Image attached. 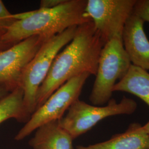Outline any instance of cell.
<instances>
[{
	"mask_svg": "<svg viewBox=\"0 0 149 149\" xmlns=\"http://www.w3.org/2000/svg\"><path fill=\"white\" fill-rule=\"evenodd\" d=\"M105 43L92 22L78 26L72 40L55 57L38 91L36 110L68 81L83 74L96 75Z\"/></svg>",
	"mask_w": 149,
	"mask_h": 149,
	"instance_id": "cell-1",
	"label": "cell"
},
{
	"mask_svg": "<svg viewBox=\"0 0 149 149\" xmlns=\"http://www.w3.org/2000/svg\"><path fill=\"white\" fill-rule=\"evenodd\" d=\"M87 0H66L53 8L32 11L25 19L16 21L2 36V42L8 47L36 36L50 38L69 28L78 27L92 21L86 8Z\"/></svg>",
	"mask_w": 149,
	"mask_h": 149,
	"instance_id": "cell-2",
	"label": "cell"
},
{
	"mask_svg": "<svg viewBox=\"0 0 149 149\" xmlns=\"http://www.w3.org/2000/svg\"><path fill=\"white\" fill-rule=\"evenodd\" d=\"M77 28L71 27L48 39L28 64L20 86L24 93L23 111L27 122L36 111L38 91L46 79L54 59L72 40Z\"/></svg>",
	"mask_w": 149,
	"mask_h": 149,
	"instance_id": "cell-3",
	"label": "cell"
},
{
	"mask_svg": "<svg viewBox=\"0 0 149 149\" xmlns=\"http://www.w3.org/2000/svg\"><path fill=\"white\" fill-rule=\"evenodd\" d=\"M131 61L123 44L122 37L114 38L102 48L89 100L95 106L106 105L112 98L113 88L125 76Z\"/></svg>",
	"mask_w": 149,
	"mask_h": 149,
	"instance_id": "cell-4",
	"label": "cell"
},
{
	"mask_svg": "<svg viewBox=\"0 0 149 149\" xmlns=\"http://www.w3.org/2000/svg\"><path fill=\"white\" fill-rule=\"evenodd\" d=\"M137 108L136 101L126 97H123L119 102L111 98L102 106L89 104L78 99L58 121L74 140L90 131L103 119L118 115H131Z\"/></svg>",
	"mask_w": 149,
	"mask_h": 149,
	"instance_id": "cell-5",
	"label": "cell"
},
{
	"mask_svg": "<svg viewBox=\"0 0 149 149\" xmlns=\"http://www.w3.org/2000/svg\"><path fill=\"white\" fill-rule=\"evenodd\" d=\"M90 74H83L68 81L48 98L36 109L24 127L17 134L16 141L27 138L44 124L59 120L71 105L79 99L84 86Z\"/></svg>",
	"mask_w": 149,
	"mask_h": 149,
	"instance_id": "cell-6",
	"label": "cell"
},
{
	"mask_svg": "<svg viewBox=\"0 0 149 149\" xmlns=\"http://www.w3.org/2000/svg\"><path fill=\"white\" fill-rule=\"evenodd\" d=\"M136 0H87L86 11L105 42L122 37Z\"/></svg>",
	"mask_w": 149,
	"mask_h": 149,
	"instance_id": "cell-7",
	"label": "cell"
},
{
	"mask_svg": "<svg viewBox=\"0 0 149 149\" xmlns=\"http://www.w3.org/2000/svg\"><path fill=\"white\" fill-rule=\"evenodd\" d=\"M48 38L36 36L0 50V84L11 91L20 87L28 64Z\"/></svg>",
	"mask_w": 149,
	"mask_h": 149,
	"instance_id": "cell-8",
	"label": "cell"
},
{
	"mask_svg": "<svg viewBox=\"0 0 149 149\" xmlns=\"http://www.w3.org/2000/svg\"><path fill=\"white\" fill-rule=\"evenodd\" d=\"M144 23L133 13L125 24L122 39L132 64L149 70V40L144 31Z\"/></svg>",
	"mask_w": 149,
	"mask_h": 149,
	"instance_id": "cell-9",
	"label": "cell"
},
{
	"mask_svg": "<svg viewBox=\"0 0 149 149\" xmlns=\"http://www.w3.org/2000/svg\"><path fill=\"white\" fill-rule=\"evenodd\" d=\"M76 149H149V135L139 123H131L122 133L109 140L88 146L79 145Z\"/></svg>",
	"mask_w": 149,
	"mask_h": 149,
	"instance_id": "cell-10",
	"label": "cell"
},
{
	"mask_svg": "<svg viewBox=\"0 0 149 149\" xmlns=\"http://www.w3.org/2000/svg\"><path fill=\"white\" fill-rule=\"evenodd\" d=\"M74 139L54 120L40 126L28 142L33 149H74Z\"/></svg>",
	"mask_w": 149,
	"mask_h": 149,
	"instance_id": "cell-11",
	"label": "cell"
},
{
	"mask_svg": "<svg viewBox=\"0 0 149 149\" xmlns=\"http://www.w3.org/2000/svg\"><path fill=\"white\" fill-rule=\"evenodd\" d=\"M113 92H124L136 96L149 108V72L132 64L127 74L114 86Z\"/></svg>",
	"mask_w": 149,
	"mask_h": 149,
	"instance_id": "cell-12",
	"label": "cell"
},
{
	"mask_svg": "<svg viewBox=\"0 0 149 149\" xmlns=\"http://www.w3.org/2000/svg\"><path fill=\"white\" fill-rule=\"evenodd\" d=\"M23 90L18 87L0 102V124L9 119L27 123L23 111Z\"/></svg>",
	"mask_w": 149,
	"mask_h": 149,
	"instance_id": "cell-13",
	"label": "cell"
},
{
	"mask_svg": "<svg viewBox=\"0 0 149 149\" xmlns=\"http://www.w3.org/2000/svg\"><path fill=\"white\" fill-rule=\"evenodd\" d=\"M16 21L13 14L9 12L3 2L0 0V32L5 33L6 30Z\"/></svg>",
	"mask_w": 149,
	"mask_h": 149,
	"instance_id": "cell-14",
	"label": "cell"
},
{
	"mask_svg": "<svg viewBox=\"0 0 149 149\" xmlns=\"http://www.w3.org/2000/svg\"><path fill=\"white\" fill-rule=\"evenodd\" d=\"M133 14L144 22L149 23V0H136L134 7Z\"/></svg>",
	"mask_w": 149,
	"mask_h": 149,
	"instance_id": "cell-15",
	"label": "cell"
},
{
	"mask_svg": "<svg viewBox=\"0 0 149 149\" xmlns=\"http://www.w3.org/2000/svg\"><path fill=\"white\" fill-rule=\"evenodd\" d=\"M66 0H42L40 1V8H53L63 4Z\"/></svg>",
	"mask_w": 149,
	"mask_h": 149,
	"instance_id": "cell-16",
	"label": "cell"
},
{
	"mask_svg": "<svg viewBox=\"0 0 149 149\" xmlns=\"http://www.w3.org/2000/svg\"><path fill=\"white\" fill-rule=\"evenodd\" d=\"M12 92L11 89L4 84H0V102Z\"/></svg>",
	"mask_w": 149,
	"mask_h": 149,
	"instance_id": "cell-17",
	"label": "cell"
},
{
	"mask_svg": "<svg viewBox=\"0 0 149 149\" xmlns=\"http://www.w3.org/2000/svg\"><path fill=\"white\" fill-rule=\"evenodd\" d=\"M3 34H4V33L0 32V50H3V49H5L6 48H8L2 42V36H3Z\"/></svg>",
	"mask_w": 149,
	"mask_h": 149,
	"instance_id": "cell-18",
	"label": "cell"
},
{
	"mask_svg": "<svg viewBox=\"0 0 149 149\" xmlns=\"http://www.w3.org/2000/svg\"><path fill=\"white\" fill-rule=\"evenodd\" d=\"M144 131L149 135V120L145 125H143Z\"/></svg>",
	"mask_w": 149,
	"mask_h": 149,
	"instance_id": "cell-19",
	"label": "cell"
}]
</instances>
